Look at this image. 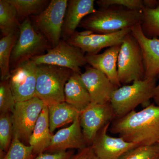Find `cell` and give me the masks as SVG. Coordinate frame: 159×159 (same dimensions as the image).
I'll return each instance as SVG.
<instances>
[{
    "label": "cell",
    "mask_w": 159,
    "mask_h": 159,
    "mask_svg": "<svg viewBox=\"0 0 159 159\" xmlns=\"http://www.w3.org/2000/svg\"><path fill=\"white\" fill-rule=\"evenodd\" d=\"M74 154L72 151H67L57 153H41L34 159H70Z\"/></svg>",
    "instance_id": "4dcf8cb0"
},
{
    "label": "cell",
    "mask_w": 159,
    "mask_h": 159,
    "mask_svg": "<svg viewBox=\"0 0 159 159\" xmlns=\"http://www.w3.org/2000/svg\"><path fill=\"white\" fill-rule=\"evenodd\" d=\"M70 159H99L94 152L92 146H87L81 150H78Z\"/></svg>",
    "instance_id": "1f68e13d"
},
{
    "label": "cell",
    "mask_w": 159,
    "mask_h": 159,
    "mask_svg": "<svg viewBox=\"0 0 159 159\" xmlns=\"http://www.w3.org/2000/svg\"><path fill=\"white\" fill-rule=\"evenodd\" d=\"M17 11L19 20L39 14L48 6V0H8Z\"/></svg>",
    "instance_id": "cb8c5ba5"
},
{
    "label": "cell",
    "mask_w": 159,
    "mask_h": 159,
    "mask_svg": "<svg viewBox=\"0 0 159 159\" xmlns=\"http://www.w3.org/2000/svg\"><path fill=\"white\" fill-rule=\"evenodd\" d=\"M118 79L121 85H127L145 78V67L142 49L129 32L121 44L117 63Z\"/></svg>",
    "instance_id": "8992f818"
},
{
    "label": "cell",
    "mask_w": 159,
    "mask_h": 159,
    "mask_svg": "<svg viewBox=\"0 0 159 159\" xmlns=\"http://www.w3.org/2000/svg\"><path fill=\"white\" fill-rule=\"evenodd\" d=\"M16 102L9 85V80L1 81L0 83V113L13 112Z\"/></svg>",
    "instance_id": "f1b7e54d"
},
{
    "label": "cell",
    "mask_w": 159,
    "mask_h": 159,
    "mask_svg": "<svg viewBox=\"0 0 159 159\" xmlns=\"http://www.w3.org/2000/svg\"><path fill=\"white\" fill-rule=\"evenodd\" d=\"M158 2H159V1H158Z\"/></svg>",
    "instance_id": "d590c367"
},
{
    "label": "cell",
    "mask_w": 159,
    "mask_h": 159,
    "mask_svg": "<svg viewBox=\"0 0 159 159\" xmlns=\"http://www.w3.org/2000/svg\"><path fill=\"white\" fill-rule=\"evenodd\" d=\"M130 32L131 29H125L111 34L92 33L85 35L76 31L66 42L79 48L86 54H97L104 48L121 45L125 35Z\"/></svg>",
    "instance_id": "7c38bea8"
},
{
    "label": "cell",
    "mask_w": 159,
    "mask_h": 159,
    "mask_svg": "<svg viewBox=\"0 0 159 159\" xmlns=\"http://www.w3.org/2000/svg\"><path fill=\"white\" fill-rule=\"evenodd\" d=\"M85 55L79 48L61 39L57 45L48 50L47 53L33 57L31 60L37 65L58 66L81 74V68L87 64Z\"/></svg>",
    "instance_id": "ba28073f"
},
{
    "label": "cell",
    "mask_w": 159,
    "mask_h": 159,
    "mask_svg": "<svg viewBox=\"0 0 159 159\" xmlns=\"http://www.w3.org/2000/svg\"><path fill=\"white\" fill-rule=\"evenodd\" d=\"M156 159H159V156Z\"/></svg>",
    "instance_id": "836d02e7"
},
{
    "label": "cell",
    "mask_w": 159,
    "mask_h": 159,
    "mask_svg": "<svg viewBox=\"0 0 159 159\" xmlns=\"http://www.w3.org/2000/svg\"><path fill=\"white\" fill-rule=\"evenodd\" d=\"M142 14L122 6L101 7L84 18L79 27L96 34H111L140 24Z\"/></svg>",
    "instance_id": "7a4b0ae2"
},
{
    "label": "cell",
    "mask_w": 159,
    "mask_h": 159,
    "mask_svg": "<svg viewBox=\"0 0 159 159\" xmlns=\"http://www.w3.org/2000/svg\"><path fill=\"white\" fill-rule=\"evenodd\" d=\"M35 96L49 106L65 102L66 83L74 71L51 65H37Z\"/></svg>",
    "instance_id": "277c9868"
},
{
    "label": "cell",
    "mask_w": 159,
    "mask_h": 159,
    "mask_svg": "<svg viewBox=\"0 0 159 159\" xmlns=\"http://www.w3.org/2000/svg\"><path fill=\"white\" fill-rule=\"evenodd\" d=\"M131 32L142 49L145 71L144 79L157 77L159 74V39L146 37L142 32L140 24L132 27Z\"/></svg>",
    "instance_id": "2e32d148"
},
{
    "label": "cell",
    "mask_w": 159,
    "mask_h": 159,
    "mask_svg": "<svg viewBox=\"0 0 159 159\" xmlns=\"http://www.w3.org/2000/svg\"><path fill=\"white\" fill-rule=\"evenodd\" d=\"M157 80H158V82L157 84L154 91L152 99H153L156 105L159 106V74L157 76Z\"/></svg>",
    "instance_id": "d6a6232c"
},
{
    "label": "cell",
    "mask_w": 159,
    "mask_h": 159,
    "mask_svg": "<svg viewBox=\"0 0 159 159\" xmlns=\"http://www.w3.org/2000/svg\"><path fill=\"white\" fill-rule=\"evenodd\" d=\"M80 76L92 102L104 104L110 102L114 91L119 88L105 74L90 66L85 67V71Z\"/></svg>",
    "instance_id": "5bb4252c"
},
{
    "label": "cell",
    "mask_w": 159,
    "mask_h": 159,
    "mask_svg": "<svg viewBox=\"0 0 159 159\" xmlns=\"http://www.w3.org/2000/svg\"><path fill=\"white\" fill-rule=\"evenodd\" d=\"M17 33L2 37L0 40V69L1 81L9 80L11 76L10 61Z\"/></svg>",
    "instance_id": "603a6c76"
},
{
    "label": "cell",
    "mask_w": 159,
    "mask_h": 159,
    "mask_svg": "<svg viewBox=\"0 0 159 159\" xmlns=\"http://www.w3.org/2000/svg\"><path fill=\"white\" fill-rule=\"evenodd\" d=\"M159 156V144L139 146L128 151L119 159H156Z\"/></svg>",
    "instance_id": "83f0119b"
},
{
    "label": "cell",
    "mask_w": 159,
    "mask_h": 159,
    "mask_svg": "<svg viewBox=\"0 0 159 159\" xmlns=\"http://www.w3.org/2000/svg\"><path fill=\"white\" fill-rule=\"evenodd\" d=\"M52 136L50 128L48 109V106L45 105L29 139V145L33 148L35 156L46 151Z\"/></svg>",
    "instance_id": "ffe728a7"
},
{
    "label": "cell",
    "mask_w": 159,
    "mask_h": 159,
    "mask_svg": "<svg viewBox=\"0 0 159 159\" xmlns=\"http://www.w3.org/2000/svg\"><path fill=\"white\" fill-rule=\"evenodd\" d=\"M157 80V77L135 80L131 84L122 86L114 91L110 103L116 118L124 116L141 104L150 105Z\"/></svg>",
    "instance_id": "3957f363"
},
{
    "label": "cell",
    "mask_w": 159,
    "mask_h": 159,
    "mask_svg": "<svg viewBox=\"0 0 159 159\" xmlns=\"http://www.w3.org/2000/svg\"><path fill=\"white\" fill-rule=\"evenodd\" d=\"M121 45L112 46L100 54H86L87 63L105 74L110 80L119 87L122 86L118 76L117 63Z\"/></svg>",
    "instance_id": "ac0fdd59"
},
{
    "label": "cell",
    "mask_w": 159,
    "mask_h": 159,
    "mask_svg": "<svg viewBox=\"0 0 159 159\" xmlns=\"http://www.w3.org/2000/svg\"><path fill=\"white\" fill-rule=\"evenodd\" d=\"M110 131L127 142L139 146L159 142V106L150 104L142 110H135L111 123Z\"/></svg>",
    "instance_id": "6da1fadb"
},
{
    "label": "cell",
    "mask_w": 159,
    "mask_h": 159,
    "mask_svg": "<svg viewBox=\"0 0 159 159\" xmlns=\"http://www.w3.org/2000/svg\"><path fill=\"white\" fill-rule=\"evenodd\" d=\"M13 139V125L10 113L0 116V152L1 157L9 150Z\"/></svg>",
    "instance_id": "484cf974"
},
{
    "label": "cell",
    "mask_w": 159,
    "mask_h": 159,
    "mask_svg": "<svg viewBox=\"0 0 159 159\" xmlns=\"http://www.w3.org/2000/svg\"><path fill=\"white\" fill-rule=\"evenodd\" d=\"M111 124L109 123L99 131L91 145L99 159H119L128 151L139 146L121 137L109 135L107 133Z\"/></svg>",
    "instance_id": "4fadbf2b"
},
{
    "label": "cell",
    "mask_w": 159,
    "mask_h": 159,
    "mask_svg": "<svg viewBox=\"0 0 159 159\" xmlns=\"http://www.w3.org/2000/svg\"><path fill=\"white\" fill-rule=\"evenodd\" d=\"M158 143H159V142Z\"/></svg>",
    "instance_id": "e575fe53"
},
{
    "label": "cell",
    "mask_w": 159,
    "mask_h": 159,
    "mask_svg": "<svg viewBox=\"0 0 159 159\" xmlns=\"http://www.w3.org/2000/svg\"><path fill=\"white\" fill-rule=\"evenodd\" d=\"M51 132L57 128L73 122L80 117V112L66 102L48 106Z\"/></svg>",
    "instance_id": "44dd1931"
},
{
    "label": "cell",
    "mask_w": 159,
    "mask_h": 159,
    "mask_svg": "<svg viewBox=\"0 0 159 159\" xmlns=\"http://www.w3.org/2000/svg\"><path fill=\"white\" fill-rule=\"evenodd\" d=\"M96 3L100 8L117 6L135 11H142L145 8L143 0H98Z\"/></svg>",
    "instance_id": "f546056e"
},
{
    "label": "cell",
    "mask_w": 159,
    "mask_h": 159,
    "mask_svg": "<svg viewBox=\"0 0 159 159\" xmlns=\"http://www.w3.org/2000/svg\"><path fill=\"white\" fill-rule=\"evenodd\" d=\"M45 104L38 97L23 102H16L11 114L13 137H16L24 144L29 139Z\"/></svg>",
    "instance_id": "9c48e42d"
},
{
    "label": "cell",
    "mask_w": 159,
    "mask_h": 159,
    "mask_svg": "<svg viewBox=\"0 0 159 159\" xmlns=\"http://www.w3.org/2000/svg\"><path fill=\"white\" fill-rule=\"evenodd\" d=\"M35 157L31 146L13 137L9 150L0 159H34Z\"/></svg>",
    "instance_id": "4316f807"
},
{
    "label": "cell",
    "mask_w": 159,
    "mask_h": 159,
    "mask_svg": "<svg viewBox=\"0 0 159 159\" xmlns=\"http://www.w3.org/2000/svg\"><path fill=\"white\" fill-rule=\"evenodd\" d=\"M94 0H69L64 19L61 39L67 41L84 19L96 11Z\"/></svg>",
    "instance_id": "e0dca14e"
},
{
    "label": "cell",
    "mask_w": 159,
    "mask_h": 159,
    "mask_svg": "<svg viewBox=\"0 0 159 159\" xmlns=\"http://www.w3.org/2000/svg\"><path fill=\"white\" fill-rule=\"evenodd\" d=\"M141 29L149 39H159V5L154 8H145L142 10Z\"/></svg>",
    "instance_id": "d4e9b609"
},
{
    "label": "cell",
    "mask_w": 159,
    "mask_h": 159,
    "mask_svg": "<svg viewBox=\"0 0 159 159\" xmlns=\"http://www.w3.org/2000/svg\"><path fill=\"white\" fill-rule=\"evenodd\" d=\"M20 24L14 6L8 0H0V29L3 37L17 33Z\"/></svg>",
    "instance_id": "7402d4cb"
},
{
    "label": "cell",
    "mask_w": 159,
    "mask_h": 159,
    "mask_svg": "<svg viewBox=\"0 0 159 159\" xmlns=\"http://www.w3.org/2000/svg\"><path fill=\"white\" fill-rule=\"evenodd\" d=\"M37 65L31 60L11 70L9 85L16 102L27 101L35 96Z\"/></svg>",
    "instance_id": "8fae6325"
},
{
    "label": "cell",
    "mask_w": 159,
    "mask_h": 159,
    "mask_svg": "<svg viewBox=\"0 0 159 159\" xmlns=\"http://www.w3.org/2000/svg\"><path fill=\"white\" fill-rule=\"evenodd\" d=\"M68 2L67 0H52L41 13L29 17L34 28L48 40L52 48L61 39Z\"/></svg>",
    "instance_id": "52a82bcc"
},
{
    "label": "cell",
    "mask_w": 159,
    "mask_h": 159,
    "mask_svg": "<svg viewBox=\"0 0 159 159\" xmlns=\"http://www.w3.org/2000/svg\"><path fill=\"white\" fill-rule=\"evenodd\" d=\"M80 74L74 72L65 87V102L81 112L91 102L90 97Z\"/></svg>",
    "instance_id": "d6986e66"
},
{
    "label": "cell",
    "mask_w": 159,
    "mask_h": 159,
    "mask_svg": "<svg viewBox=\"0 0 159 159\" xmlns=\"http://www.w3.org/2000/svg\"><path fill=\"white\" fill-rule=\"evenodd\" d=\"M87 146L79 117L69 127L63 128L53 134L51 143L46 151L48 153H57L67 151L68 149L79 150Z\"/></svg>",
    "instance_id": "9a60e30c"
},
{
    "label": "cell",
    "mask_w": 159,
    "mask_h": 159,
    "mask_svg": "<svg viewBox=\"0 0 159 159\" xmlns=\"http://www.w3.org/2000/svg\"><path fill=\"white\" fill-rule=\"evenodd\" d=\"M116 118L110 102L104 104L91 102L80 116L84 136L88 146L92 145L97 133Z\"/></svg>",
    "instance_id": "30bf717a"
},
{
    "label": "cell",
    "mask_w": 159,
    "mask_h": 159,
    "mask_svg": "<svg viewBox=\"0 0 159 159\" xmlns=\"http://www.w3.org/2000/svg\"><path fill=\"white\" fill-rule=\"evenodd\" d=\"M18 33L11 52V70L33 57L44 54L52 48L48 40L34 28L29 17L20 24Z\"/></svg>",
    "instance_id": "5b68a950"
}]
</instances>
